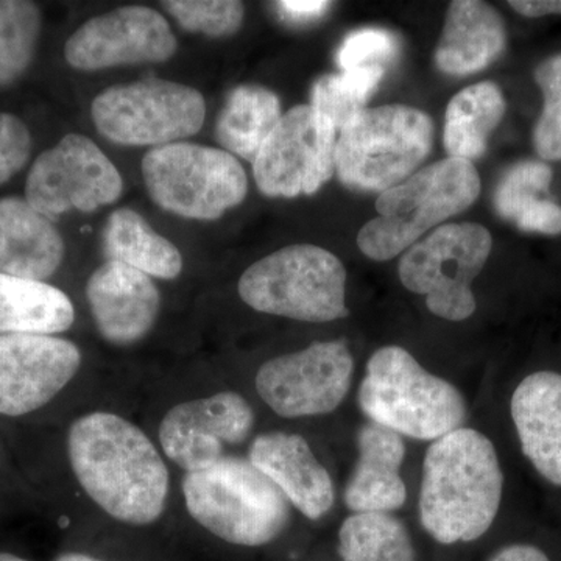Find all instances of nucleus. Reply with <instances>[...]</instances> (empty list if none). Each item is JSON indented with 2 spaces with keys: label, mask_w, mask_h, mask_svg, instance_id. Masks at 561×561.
Wrapping results in <instances>:
<instances>
[{
  "label": "nucleus",
  "mask_w": 561,
  "mask_h": 561,
  "mask_svg": "<svg viewBox=\"0 0 561 561\" xmlns=\"http://www.w3.org/2000/svg\"><path fill=\"white\" fill-rule=\"evenodd\" d=\"M68 457L77 482L116 522L149 526L168 504L171 476L146 432L124 416L91 412L73 421Z\"/></svg>",
  "instance_id": "obj_1"
},
{
  "label": "nucleus",
  "mask_w": 561,
  "mask_h": 561,
  "mask_svg": "<svg viewBox=\"0 0 561 561\" xmlns=\"http://www.w3.org/2000/svg\"><path fill=\"white\" fill-rule=\"evenodd\" d=\"M502 486L493 443L482 432L460 427L432 443L424 456L421 526L442 545L479 540L496 519Z\"/></svg>",
  "instance_id": "obj_2"
},
{
  "label": "nucleus",
  "mask_w": 561,
  "mask_h": 561,
  "mask_svg": "<svg viewBox=\"0 0 561 561\" xmlns=\"http://www.w3.org/2000/svg\"><path fill=\"white\" fill-rule=\"evenodd\" d=\"M360 411L397 434L435 442L463 427L467 402L456 386L424 370L409 351L383 346L367 364Z\"/></svg>",
  "instance_id": "obj_3"
},
{
  "label": "nucleus",
  "mask_w": 561,
  "mask_h": 561,
  "mask_svg": "<svg viewBox=\"0 0 561 561\" xmlns=\"http://www.w3.org/2000/svg\"><path fill=\"white\" fill-rule=\"evenodd\" d=\"M181 490L192 519L230 545H268L289 526V501L249 459L186 472Z\"/></svg>",
  "instance_id": "obj_4"
},
{
  "label": "nucleus",
  "mask_w": 561,
  "mask_h": 561,
  "mask_svg": "<svg viewBox=\"0 0 561 561\" xmlns=\"http://www.w3.org/2000/svg\"><path fill=\"white\" fill-rule=\"evenodd\" d=\"M479 194L481 179L471 161L435 162L379 195V217L362 228L357 245L370 260H393L424 232L470 208Z\"/></svg>",
  "instance_id": "obj_5"
},
{
  "label": "nucleus",
  "mask_w": 561,
  "mask_h": 561,
  "mask_svg": "<svg viewBox=\"0 0 561 561\" xmlns=\"http://www.w3.org/2000/svg\"><path fill=\"white\" fill-rule=\"evenodd\" d=\"M239 297L254 311L324 323L348 316L346 271L331 251L311 243L284 247L250 265Z\"/></svg>",
  "instance_id": "obj_6"
},
{
  "label": "nucleus",
  "mask_w": 561,
  "mask_h": 561,
  "mask_svg": "<svg viewBox=\"0 0 561 561\" xmlns=\"http://www.w3.org/2000/svg\"><path fill=\"white\" fill-rule=\"evenodd\" d=\"M434 142V124L423 111L405 105L357 113L335 146V172L356 191L386 192L412 176Z\"/></svg>",
  "instance_id": "obj_7"
},
{
  "label": "nucleus",
  "mask_w": 561,
  "mask_h": 561,
  "mask_svg": "<svg viewBox=\"0 0 561 561\" xmlns=\"http://www.w3.org/2000/svg\"><path fill=\"white\" fill-rule=\"evenodd\" d=\"M142 176L151 201L184 219H219L241 205L249 191L234 154L192 142L151 149L142 160Z\"/></svg>",
  "instance_id": "obj_8"
},
{
  "label": "nucleus",
  "mask_w": 561,
  "mask_h": 561,
  "mask_svg": "<svg viewBox=\"0 0 561 561\" xmlns=\"http://www.w3.org/2000/svg\"><path fill=\"white\" fill-rule=\"evenodd\" d=\"M91 114L103 138L154 149L197 135L205 124L206 102L186 84L147 79L101 92Z\"/></svg>",
  "instance_id": "obj_9"
},
{
  "label": "nucleus",
  "mask_w": 561,
  "mask_h": 561,
  "mask_svg": "<svg viewBox=\"0 0 561 561\" xmlns=\"http://www.w3.org/2000/svg\"><path fill=\"white\" fill-rule=\"evenodd\" d=\"M491 251V234L478 224H449L413 243L400 261L402 286L426 297L427 309L449 321L476 311L471 283Z\"/></svg>",
  "instance_id": "obj_10"
},
{
  "label": "nucleus",
  "mask_w": 561,
  "mask_h": 561,
  "mask_svg": "<svg viewBox=\"0 0 561 561\" xmlns=\"http://www.w3.org/2000/svg\"><path fill=\"white\" fill-rule=\"evenodd\" d=\"M124 191L116 165L94 140L70 133L33 162L25 201L49 219L69 210L92 213L121 198Z\"/></svg>",
  "instance_id": "obj_11"
},
{
  "label": "nucleus",
  "mask_w": 561,
  "mask_h": 561,
  "mask_svg": "<svg viewBox=\"0 0 561 561\" xmlns=\"http://www.w3.org/2000/svg\"><path fill=\"white\" fill-rule=\"evenodd\" d=\"M353 373L345 342H317L265 362L256 375V391L283 419L327 415L345 400Z\"/></svg>",
  "instance_id": "obj_12"
},
{
  "label": "nucleus",
  "mask_w": 561,
  "mask_h": 561,
  "mask_svg": "<svg viewBox=\"0 0 561 561\" xmlns=\"http://www.w3.org/2000/svg\"><path fill=\"white\" fill-rule=\"evenodd\" d=\"M339 131L311 105H298L280 117L253 162L254 180L267 197L311 195L335 172Z\"/></svg>",
  "instance_id": "obj_13"
},
{
  "label": "nucleus",
  "mask_w": 561,
  "mask_h": 561,
  "mask_svg": "<svg viewBox=\"0 0 561 561\" xmlns=\"http://www.w3.org/2000/svg\"><path fill=\"white\" fill-rule=\"evenodd\" d=\"M171 25L149 7H121L92 18L70 35L65 58L72 68L101 70L171 60L176 51Z\"/></svg>",
  "instance_id": "obj_14"
},
{
  "label": "nucleus",
  "mask_w": 561,
  "mask_h": 561,
  "mask_svg": "<svg viewBox=\"0 0 561 561\" xmlns=\"http://www.w3.org/2000/svg\"><path fill=\"white\" fill-rule=\"evenodd\" d=\"M253 426L249 401L220 391L173 405L160 424L161 448L181 470L202 471L224 459L225 446L245 442Z\"/></svg>",
  "instance_id": "obj_15"
},
{
  "label": "nucleus",
  "mask_w": 561,
  "mask_h": 561,
  "mask_svg": "<svg viewBox=\"0 0 561 561\" xmlns=\"http://www.w3.org/2000/svg\"><path fill=\"white\" fill-rule=\"evenodd\" d=\"M81 367L79 346L55 335H0V415L24 416L57 398Z\"/></svg>",
  "instance_id": "obj_16"
},
{
  "label": "nucleus",
  "mask_w": 561,
  "mask_h": 561,
  "mask_svg": "<svg viewBox=\"0 0 561 561\" xmlns=\"http://www.w3.org/2000/svg\"><path fill=\"white\" fill-rule=\"evenodd\" d=\"M87 298L99 334L117 346L142 341L161 311L157 284L121 262L106 261L92 273Z\"/></svg>",
  "instance_id": "obj_17"
},
{
  "label": "nucleus",
  "mask_w": 561,
  "mask_h": 561,
  "mask_svg": "<svg viewBox=\"0 0 561 561\" xmlns=\"http://www.w3.org/2000/svg\"><path fill=\"white\" fill-rule=\"evenodd\" d=\"M249 460L306 518L320 519L334 505L330 472L301 435L262 434L251 443Z\"/></svg>",
  "instance_id": "obj_18"
},
{
  "label": "nucleus",
  "mask_w": 561,
  "mask_h": 561,
  "mask_svg": "<svg viewBox=\"0 0 561 561\" xmlns=\"http://www.w3.org/2000/svg\"><path fill=\"white\" fill-rule=\"evenodd\" d=\"M359 459L345 489V504L354 513H389L408 500L401 478L405 445L402 435L378 423L364 424L357 434Z\"/></svg>",
  "instance_id": "obj_19"
},
{
  "label": "nucleus",
  "mask_w": 561,
  "mask_h": 561,
  "mask_svg": "<svg viewBox=\"0 0 561 561\" xmlns=\"http://www.w3.org/2000/svg\"><path fill=\"white\" fill-rule=\"evenodd\" d=\"M511 411L524 456L546 481L561 486V375L527 376L513 393Z\"/></svg>",
  "instance_id": "obj_20"
},
{
  "label": "nucleus",
  "mask_w": 561,
  "mask_h": 561,
  "mask_svg": "<svg viewBox=\"0 0 561 561\" xmlns=\"http://www.w3.org/2000/svg\"><path fill=\"white\" fill-rule=\"evenodd\" d=\"M62 260L65 241L54 220L25 198H0V272L46 283Z\"/></svg>",
  "instance_id": "obj_21"
},
{
  "label": "nucleus",
  "mask_w": 561,
  "mask_h": 561,
  "mask_svg": "<svg viewBox=\"0 0 561 561\" xmlns=\"http://www.w3.org/2000/svg\"><path fill=\"white\" fill-rule=\"evenodd\" d=\"M505 43L504 22L496 10L478 0H456L449 5L435 61L449 76H470L496 61Z\"/></svg>",
  "instance_id": "obj_22"
},
{
  "label": "nucleus",
  "mask_w": 561,
  "mask_h": 561,
  "mask_svg": "<svg viewBox=\"0 0 561 561\" xmlns=\"http://www.w3.org/2000/svg\"><path fill=\"white\" fill-rule=\"evenodd\" d=\"M73 321L76 309L65 291L0 272V335H55Z\"/></svg>",
  "instance_id": "obj_23"
},
{
  "label": "nucleus",
  "mask_w": 561,
  "mask_h": 561,
  "mask_svg": "<svg viewBox=\"0 0 561 561\" xmlns=\"http://www.w3.org/2000/svg\"><path fill=\"white\" fill-rule=\"evenodd\" d=\"M106 261L121 262L150 278L175 279L183 271V256L175 243L162 238L140 214L121 208L111 214L103 230Z\"/></svg>",
  "instance_id": "obj_24"
},
{
  "label": "nucleus",
  "mask_w": 561,
  "mask_h": 561,
  "mask_svg": "<svg viewBox=\"0 0 561 561\" xmlns=\"http://www.w3.org/2000/svg\"><path fill=\"white\" fill-rule=\"evenodd\" d=\"M552 169L545 162L522 161L502 176L494 192V208L522 231L561 234V208L548 201Z\"/></svg>",
  "instance_id": "obj_25"
},
{
  "label": "nucleus",
  "mask_w": 561,
  "mask_h": 561,
  "mask_svg": "<svg viewBox=\"0 0 561 561\" xmlns=\"http://www.w3.org/2000/svg\"><path fill=\"white\" fill-rule=\"evenodd\" d=\"M505 114L504 95L491 81L471 84L446 108L443 142L449 158L472 161L486 150L491 133Z\"/></svg>",
  "instance_id": "obj_26"
},
{
  "label": "nucleus",
  "mask_w": 561,
  "mask_h": 561,
  "mask_svg": "<svg viewBox=\"0 0 561 561\" xmlns=\"http://www.w3.org/2000/svg\"><path fill=\"white\" fill-rule=\"evenodd\" d=\"M280 117V103L275 92L243 84L230 92L220 111L217 140L228 153L254 162Z\"/></svg>",
  "instance_id": "obj_27"
},
{
  "label": "nucleus",
  "mask_w": 561,
  "mask_h": 561,
  "mask_svg": "<svg viewBox=\"0 0 561 561\" xmlns=\"http://www.w3.org/2000/svg\"><path fill=\"white\" fill-rule=\"evenodd\" d=\"M343 561H416L411 535L389 513H354L339 531Z\"/></svg>",
  "instance_id": "obj_28"
},
{
  "label": "nucleus",
  "mask_w": 561,
  "mask_h": 561,
  "mask_svg": "<svg viewBox=\"0 0 561 561\" xmlns=\"http://www.w3.org/2000/svg\"><path fill=\"white\" fill-rule=\"evenodd\" d=\"M43 27L39 7L27 0H0V88L24 76L35 58Z\"/></svg>",
  "instance_id": "obj_29"
},
{
  "label": "nucleus",
  "mask_w": 561,
  "mask_h": 561,
  "mask_svg": "<svg viewBox=\"0 0 561 561\" xmlns=\"http://www.w3.org/2000/svg\"><path fill=\"white\" fill-rule=\"evenodd\" d=\"M386 69L381 66L343 70L339 76H324L312 87L311 106L341 135L342 128L357 113L381 83Z\"/></svg>",
  "instance_id": "obj_30"
},
{
  "label": "nucleus",
  "mask_w": 561,
  "mask_h": 561,
  "mask_svg": "<svg viewBox=\"0 0 561 561\" xmlns=\"http://www.w3.org/2000/svg\"><path fill=\"white\" fill-rule=\"evenodd\" d=\"M162 7L187 32L210 38L230 36L241 28L245 7L236 0H169Z\"/></svg>",
  "instance_id": "obj_31"
},
{
  "label": "nucleus",
  "mask_w": 561,
  "mask_h": 561,
  "mask_svg": "<svg viewBox=\"0 0 561 561\" xmlns=\"http://www.w3.org/2000/svg\"><path fill=\"white\" fill-rule=\"evenodd\" d=\"M545 106L534 130L535 150L542 160H561V55L548 58L535 70Z\"/></svg>",
  "instance_id": "obj_32"
},
{
  "label": "nucleus",
  "mask_w": 561,
  "mask_h": 561,
  "mask_svg": "<svg viewBox=\"0 0 561 561\" xmlns=\"http://www.w3.org/2000/svg\"><path fill=\"white\" fill-rule=\"evenodd\" d=\"M400 50L397 36L381 28H364L351 33L337 51V62L343 70L381 66L393 60Z\"/></svg>",
  "instance_id": "obj_33"
},
{
  "label": "nucleus",
  "mask_w": 561,
  "mask_h": 561,
  "mask_svg": "<svg viewBox=\"0 0 561 561\" xmlns=\"http://www.w3.org/2000/svg\"><path fill=\"white\" fill-rule=\"evenodd\" d=\"M32 154V135L18 116L0 113V184L13 179L27 165Z\"/></svg>",
  "instance_id": "obj_34"
},
{
  "label": "nucleus",
  "mask_w": 561,
  "mask_h": 561,
  "mask_svg": "<svg viewBox=\"0 0 561 561\" xmlns=\"http://www.w3.org/2000/svg\"><path fill=\"white\" fill-rule=\"evenodd\" d=\"M331 2H323V0H284V2H276V10L283 20L287 22H295V24H305L320 20L328 10H330Z\"/></svg>",
  "instance_id": "obj_35"
},
{
  "label": "nucleus",
  "mask_w": 561,
  "mask_h": 561,
  "mask_svg": "<svg viewBox=\"0 0 561 561\" xmlns=\"http://www.w3.org/2000/svg\"><path fill=\"white\" fill-rule=\"evenodd\" d=\"M513 10L526 18H542L561 14V0H513Z\"/></svg>",
  "instance_id": "obj_36"
},
{
  "label": "nucleus",
  "mask_w": 561,
  "mask_h": 561,
  "mask_svg": "<svg viewBox=\"0 0 561 561\" xmlns=\"http://www.w3.org/2000/svg\"><path fill=\"white\" fill-rule=\"evenodd\" d=\"M490 561H549L541 549L529 545H513L502 549Z\"/></svg>",
  "instance_id": "obj_37"
},
{
  "label": "nucleus",
  "mask_w": 561,
  "mask_h": 561,
  "mask_svg": "<svg viewBox=\"0 0 561 561\" xmlns=\"http://www.w3.org/2000/svg\"><path fill=\"white\" fill-rule=\"evenodd\" d=\"M55 561H102V560L94 559V557L87 556V553L70 552V553H62V556L58 557V559Z\"/></svg>",
  "instance_id": "obj_38"
},
{
  "label": "nucleus",
  "mask_w": 561,
  "mask_h": 561,
  "mask_svg": "<svg viewBox=\"0 0 561 561\" xmlns=\"http://www.w3.org/2000/svg\"><path fill=\"white\" fill-rule=\"evenodd\" d=\"M0 561H28L21 559V557L13 556V553L0 552Z\"/></svg>",
  "instance_id": "obj_39"
}]
</instances>
